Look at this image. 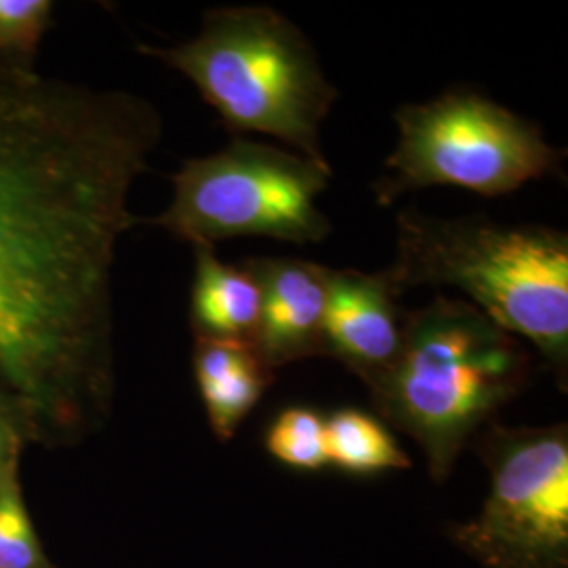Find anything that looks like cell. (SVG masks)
Here are the masks:
<instances>
[{"label":"cell","mask_w":568,"mask_h":568,"mask_svg":"<svg viewBox=\"0 0 568 568\" xmlns=\"http://www.w3.org/2000/svg\"><path fill=\"white\" fill-rule=\"evenodd\" d=\"M480 453L488 495L457 544L485 568H568L567 426H493Z\"/></svg>","instance_id":"cell-7"},{"label":"cell","mask_w":568,"mask_h":568,"mask_svg":"<svg viewBox=\"0 0 568 568\" xmlns=\"http://www.w3.org/2000/svg\"><path fill=\"white\" fill-rule=\"evenodd\" d=\"M265 448L284 466L307 471L326 467V419L310 406H288L267 427Z\"/></svg>","instance_id":"cell-13"},{"label":"cell","mask_w":568,"mask_h":568,"mask_svg":"<svg viewBox=\"0 0 568 568\" xmlns=\"http://www.w3.org/2000/svg\"><path fill=\"white\" fill-rule=\"evenodd\" d=\"M398 143L386 175L373 183L382 206L432 185H457L485 199L506 196L525 183L562 178L565 150L544 138L537 122L476 91H447L396 110Z\"/></svg>","instance_id":"cell-5"},{"label":"cell","mask_w":568,"mask_h":568,"mask_svg":"<svg viewBox=\"0 0 568 568\" xmlns=\"http://www.w3.org/2000/svg\"><path fill=\"white\" fill-rule=\"evenodd\" d=\"M244 267L262 291L253 345L272 371L323 356L326 265L293 257H251Z\"/></svg>","instance_id":"cell-9"},{"label":"cell","mask_w":568,"mask_h":568,"mask_svg":"<svg viewBox=\"0 0 568 568\" xmlns=\"http://www.w3.org/2000/svg\"><path fill=\"white\" fill-rule=\"evenodd\" d=\"M331 178L333 169L297 152L236 138L217 154L183 161L173 201L150 224L194 248L239 236L323 243L333 225L316 201Z\"/></svg>","instance_id":"cell-6"},{"label":"cell","mask_w":568,"mask_h":568,"mask_svg":"<svg viewBox=\"0 0 568 568\" xmlns=\"http://www.w3.org/2000/svg\"><path fill=\"white\" fill-rule=\"evenodd\" d=\"M194 371L209 424L230 440L274 382V371L248 342L196 339Z\"/></svg>","instance_id":"cell-10"},{"label":"cell","mask_w":568,"mask_h":568,"mask_svg":"<svg viewBox=\"0 0 568 568\" xmlns=\"http://www.w3.org/2000/svg\"><path fill=\"white\" fill-rule=\"evenodd\" d=\"M530 377L523 342L467 300L434 297L405 312L398 356L368 384L373 405L408 434L443 483L471 436Z\"/></svg>","instance_id":"cell-2"},{"label":"cell","mask_w":568,"mask_h":568,"mask_svg":"<svg viewBox=\"0 0 568 568\" xmlns=\"http://www.w3.org/2000/svg\"><path fill=\"white\" fill-rule=\"evenodd\" d=\"M384 274L398 297L415 286L459 288L493 323L535 345L565 382L567 232L406 209L396 217V255Z\"/></svg>","instance_id":"cell-3"},{"label":"cell","mask_w":568,"mask_h":568,"mask_svg":"<svg viewBox=\"0 0 568 568\" xmlns=\"http://www.w3.org/2000/svg\"><path fill=\"white\" fill-rule=\"evenodd\" d=\"M196 84L232 133H262L328 166L321 126L339 91L304 32L270 7H222L204 13L196 39L143 47Z\"/></svg>","instance_id":"cell-4"},{"label":"cell","mask_w":568,"mask_h":568,"mask_svg":"<svg viewBox=\"0 0 568 568\" xmlns=\"http://www.w3.org/2000/svg\"><path fill=\"white\" fill-rule=\"evenodd\" d=\"M386 274L326 270L323 356L358 375L366 386L386 373L403 342L405 310Z\"/></svg>","instance_id":"cell-8"},{"label":"cell","mask_w":568,"mask_h":568,"mask_svg":"<svg viewBox=\"0 0 568 568\" xmlns=\"http://www.w3.org/2000/svg\"><path fill=\"white\" fill-rule=\"evenodd\" d=\"M39 549L16 488L0 490V568H32Z\"/></svg>","instance_id":"cell-14"},{"label":"cell","mask_w":568,"mask_h":568,"mask_svg":"<svg viewBox=\"0 0 568 568\" xmlns=\"http://www.w3.org/2000/svg\"><path fill=\"white\" fill-rule=\"evenodd\" d=\"M51 11L47 0H0V47L26 49L39 39Z\"/></svg>","instance_id":"cell-15"},{"label":"cell","mask_w":568,"mask_h":568,"mask_svg":"<svg viewBox=\"0 0 568 568\" xmlns=\"http://www.w3.org/2000/svg\"><path fill=\"white\" fill-rule=\"evenodd\" d=\"M163 122L124 91L0 61V373L34 406L102 368L129 194Z\"/></svg>","instance_id":"cell-1"},{"label":"cell","mask_w":568,"mask_h":568,"mask_svg":"<svg viewBox=\"0 0 568 568\" xmlns=\"http://www.w3.org/2000/svg\"><path fill=\"white\" fill-rule=\"evenodd\" d=\"M262 312V291L244 265L220 262L213 248H196L190 318L199 339L253 344Z\"/></svg>","instance_id":"cell-11"},{"label":"cell","mask_w":568,"mask_h":568,"mask_svg":"<svg viewBox=\"0 0 568 568\" xmlns=\"http://www.w3.org/2000/svg\"><path fill=\"white\" fill-rule=\"evenodd\" d=\"M328 466L349 474L406 469L410 459L377 417L361 408H339L326 417Z\"/></svg>","instance_id":"cell-12"},{"label":"cell","mask_w":568,"mask_h":568,"mask_svg":"<svg viewBox=\"0 0 568 568\" xmlns=\"http://www.w3.org/2000/svg\"><path fill=\"white\" fill-rule=\"evenodd\" d=\"M7 447H9V440H7V429L0 424V466L4 462V455H7Z\"/></svg>","instance_id":"cell-16"}]
</instances>
